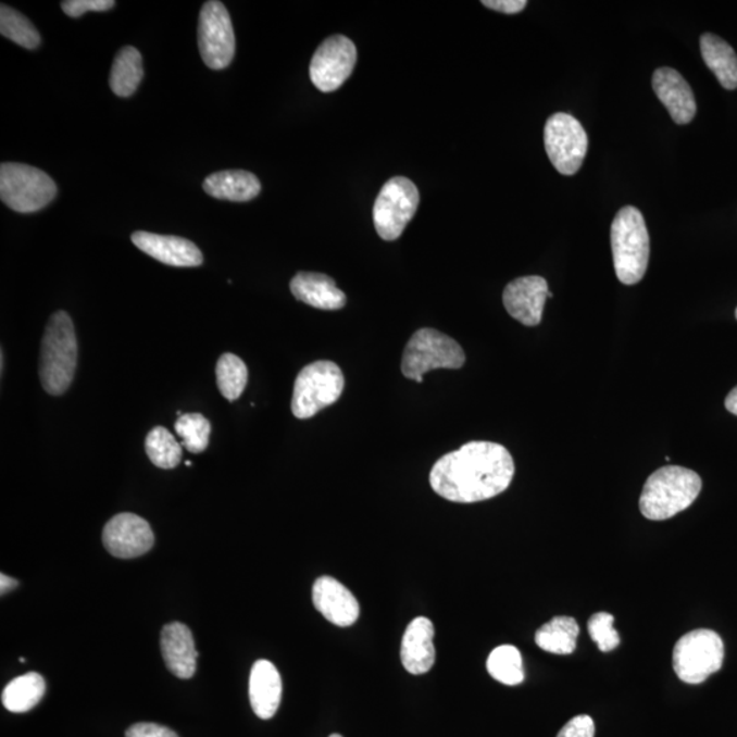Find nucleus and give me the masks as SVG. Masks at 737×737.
I'll list each match as a JSON object with an SVG mask.
<instances>
[{
    "instance_id": "obj_1",
    "label": "nucleus",
    "mask_w": 737,
    "mask_h": 737,
    "mask_svg": "<svg viewBox=\"0 0 737 737\" xmlns=\"http://www.w3.org/2000/svg\"><path fill=\"white\" fill-rule=\"evenodd\" d=\"M514 474V459L505 447L472 441L440 458L429 479L432 489L442 499L472 504L503 494Z\"/></svg>"
},
{
    "instance_id": "obj_2",
    "label": "nucleus",
    "mask_w": 737,
    "mask_h": 737,
    "mask_svg": "<svg viewBox=\"0 0 737 737\" xmlns=\"http://www.w3.org/2000/svg\"><path fill=\"white\" fill-rule=\"evenodd\" d=\"M78 361L76 329L66 312L52 314L41 340L39 375L47 394L59 397L73 383Z\"/></svg>"
},
{
    "instance_id": "obj_3",
    "label": "nucleus",
    "mask_w": 737,
    "mask_h": 737,
    "mask_svg": "<svg viewBox=\"0 0 737 737\" xmlns=\"http://www.w3.org/2000/svg\"><path fill=\"white\" fill-rule=\"evenodd\" d=\"M702 479L690 469L665 466L646 480L639 509L650 521H666L679 514L697 500Z\"/></svg>"
},
{
    "instance_id": "obj_4",
    "label": "nucleus",
    "mask_w": 737,
    "mask_h": 737,
    "mask_svg": "<svg viewBox=\"0 0 737 737\" xmlns=\"http://www.w3.org/2000/svg\"><path fill=\"white\" fill-rule=\"evenodd\" d=\"M611 243L614 271L623 285H637L644 279L650 258V238L642 213L624 207L612 223Z\"/></svg>"
},
{
    "instance_id": "obj_5",
    "label": "nucleus",
    "mask_w": 737,
    "mask_h": 737,
    "mask_svg": "<svg viewBox=\"0 0 737 737\" xmlns=\"http://www.w3.org/2000/svg\"><path fill=\"white\" fill-rule=\"evenodd\" d=\"M343 389L345 376L335 362H313L299 372L293 384L292 414L299 420L312 419L318 411L338 402Z\"/></svg>"
},
{
    "instance_id": "obj_6",
    "label": "nucleus",
    "mask_w": 737,
    "mask_h": 737,
    "mask_svg": "<svg viewBox=\"0 0 737 737\" xmlns=\"http://www.w3.org/2000/svg\"><path fill=\"white\" fill-rule=\"evenodd\" d=\"M466 355L458 341L439 330L422 328L411 336L402 360L404 377L424 382L427 372L436 368H461Z\"/></svg>"
},
{
    "instance_id": "obj_7",
    "label": "nucleus",
    "mask_w": 737,
    "mask_h": 737,
    "mask_svg": "<svg viewBox=\"0 0 737 737\" xmlns=\"http://www.w3.org/2000/svg\"><path fill=\"white\" fill-rule=\"evenodd\" d=\"M724 642L712 629H694L683 635L673 649V670L687 685H701L724 662Z\"/></svg>"
},
{
    "instance_id": "obj_8",
    "label": "nucleus",
    "mask_w": 737,
    "mask_h": 737,
    "mask_svg": "<svg viewBox=\"0 0 737 737\" xmlns=\"http://www.w3.org/2000/svg\"><path fill=\"white\" fill-rule=\"evenodd\" d=\"M55 182L45 171L28 164L3 163L0 167V197L10 210L32 213L55 199Z\"/></svg>"
},
{
    "instance_id": "obj_9",
    "label": "nucleus",
    "mask_w": 737,
    "mask_h": 737,
    "mask_svg": "<svg viewBox=\"0 0 737 737\" xmlns=\"http://www.w3.org/2000/svg\"><path fill=\"white\" fill-rule=\"evenodd\" d=\"M420 205V191L404 176H395L383 186L373 208L376 232L384 240H395L403 234Z\"/></svg>"
},
{
    "instance_id": "obj_10",
    "label": "nucleus",
    "mask_w": 737,
    "mask_h": 737,
    "mask_svg": "<svg viewBox=\"0 0 737 737\" xmlns=\"http://www.w3.org/2000/svg\"><path fill=\"white\" fill-rule=\"evenodd\" d=\"M544 142L550 162L560 174L578 173L589 149V137L578 120L564 112L553 114L545 125Z\"/></svg>"
},
{
    "instance_id": "obj_11",
    "label": "nucleus",
    "mask_w": 737,
    "mask_h": 737,
    "mask_svg": "<svg viewBox=\"0 0 737 737\" xmlns=\"http://www.w3.org/2000/svg\"><path fill=\"white\" fill-rule=\"evenodd\" d=\"M199 47L202 61L213 71H222L233 62L235 34L232 17L217 0L207 2L201 9Z\"/></svg>"
},
{
    "instance_id": "obj_12",
    "label": "nucleus",
    "mask_w": 737,
    "mask_h": 737,
    "mask_svg": "<svg viewBox=\"0 0 737 737\" xmlns=\"http://www.w3.org/2000/svg\"><path fill=\"white\" fill-rule=\"evenodd\" d=\"M357 48L349 37H328L317 48L311 62V79L324 93L334 92L351 76L357 63Z\"/></svg>"
},
{
    "instance_id": "obj_13",
    "label": "nucleus",
    "mask_w": 737,
    "mask_h": 737,
    "mask_svg": "<svg viewBox=\"0 0 737 737\" xmlns=\"http://www.w3.org/2000/svg\"><path fill=\"white\" fill-rule=\"evenodd\" d=\"M103 544L112 557L136 559L152 549L154 536L146 520L125 512V514L115 515L107 523L103 530Z\"/></svg>"
},
{
    "instance_id": "obj_14",
    "label": "nucleus",
    "mask_w": 737,
    "mask_h": 737,
    "mask_svg": "<svg viewBox=\"0 0 737 737\" xmlns=\"http://www.w3.org/2000/svg\"><path fill=\"white\" fill-rule=\"evenodd\" d=\"M548 296L549 287L544 277L525 276L505 287L503 302L512 318L526 327H536L541 323Z\"/></svg>"
},
{
    "instance_id": "obj_15",
    "label": "nucleus",
    "mask_w": 737,
    "mask_h": 737,
    "mask_svg": "<svg viewBox=\"0 0 737 737\" xmlns=\"http://www.w3.org/2000/svg\"><path fill=\"white\" fill-rule=\"evenodd\" d=\"M132 240L143 253L165 265L191 268L204 263L201 250L189 239L137 232L132 235Z\"/></svg>"
},
{
    "instance_id": "obj_16",
    "label": "nucleus",
    "mask_w": 737,
    "mask_h": 737,
    "mask_svg": "<svg viewBox=\"0 0 737 737\" xmlns=\"http://www.w3.org/2000/svg\"><path fill=\"white\" fill-rule=\"evenodd\" d=\"M313 603L328 622L338 627H350L360 617L357 598L333 576H322L314 582Z\"/></svg>"
},
{
    "instance_id": "obj_17",
    "label": "nucleus",
    "mask_w": 737,
    "mask_h": 737,
    "mask_svg": "<svg viewBox=\"0 0 737 737\" xmlns=\"http://www.w3.org/2000/svg\"><path fill=\"white\" fill-rule=\"evenodd\" d=\"M653 89L657 98L670 111L673 122L687 125L697 114V101L690 85L679 72L661 67L653 74Z\"/></svg>"
},
{
    "instance_id": "obj_18",
    "label": "nucleus",
    "mask_w": 737,
    "mask_h": 737,
    "mask_svg": "<svg viewBox=\"0 0 737 737\" xmlns=\"http://www.w3.org/2000/svg\"><path fill=\"white\" fill-rule=\"evenodd\" d=\"M434 623L426 617H416L405 628L400 657L404 670L411 675H424L436 661Z\"/></svg>"
},
{
    "instance_id": "obj_19",
    "label": "nucleus",
    "mask_w": 737,
    "mask_h": 737,
    "mask_svg": "<svg viewBox=\"0 0 737 737\" xmlns=\"http://www.w3.org/2000/svg\"><path fill=\"white\" fill-rule=\"evenodd\" d=\"M160 646L165 665L174 676L179 679H191L195 676L199 653L188 626L178 622L164 626Z\"/></svg>"
},
{
    "instance_id": "obj_20",
    "label": "nucleus",
    "mask_w": 737,
    "mask_h": 737,
    "mask_svg": "<svg viewBox=\"0 0 737 737\" xmlns=\"http://www.w3.org/2000/svg\"><path fill=\"white\" fill-rule=\"evenodd\" d=\"M282 690V677L276 666L266 660L255 662L250 672L249 697L258 717H274L280 707Z\"/></svg>"
},
{
    "instance_id": "obj_21",
    "label": "nucleus",
    "mask_w": 737,
    "mask_h": 737,
    "mask_svg": "<svg viewBox=\"0 0 737 737\" xmlns=\"http://www.w3.org/2000/svg\"><path fill=\"white\" fill-rule=\"evenodd\" d=\"M292 296L303 303L322 311H339L346 307L345 292L335 285L333 277L314 272H299L290 283Z\"/></svg>"
},
{
    "instance_id": "obj_22",
    "label": "nucleus",
    "mask_w": 737,
    "mask_h": 737,
    "mask_svg": "<svg viewBox=\"0 0 737 737\" xmlns=\"http://www.w3.org/2000/svg\"><path fill=\"white\" fill-rule=\"evenodd\" d=\"M204 190L218 200L246 202L260 195L261 184L258 176L249 171L227 170L208 176Z\"/></svg>"
},
{
    "instance_id": "obj_23",
    "label": "nucleus",
    "mask_w": 737,
    "mask_h": 737,
    "mask_svg": "<svg viewBox=\"0 0 737 737\" xmlns=\"http://www.w3.org/2000/svg\"><path fill=\"white\" fill-rule=\"evenodd\" d=\"M701 52L704 63L717 77L725 89L737 88V55L728 42L713 34L701 37Z\"/></svg>"
},
{
    "instance_id": "obj_24",
    "label": "nucleus",
    "mask_w": 737,
    "mask_h": 737,
    "mask_svg": "<svg viewBox=\"0 0 737 737\" xmlns=\"http://www.w3.org/2000/svg\"><path fill=\"white\" fill-rule=\"evenodd\" d=\"M579 637L578 622L570 616L553 617L536 633L539 649L552 654H573Z\"/></svg>"
},
{
    "instance_id": "obj_25",
    "label": "nucleus",
    "mask_w": 737,
    "mask_h": 737,
    "mask_svg": "<svg viewBox=\"0 0 737 737\" xmlns=\"http://www.w3.org/2000/svg\"><path fill=\"white\" fill-rule=\"evenodd\" d=\"M143 67L140 51L135 47L122 48L112 63L110 87L120 98H129L142 82Z\"/></svg>"
},
{
    "instance_id": "obj_26",
    "label": "nucleus",
    "mask_w": 737,
    "mask_h": 737,
    "mask_svg": "<svg viewBox=\"0 0 737 737\" xmlns=\"http://www.w3.org/2000/svg\"><path fill=\"white\" fill-rule=\"evenodd\" d=\"M46 694V682L39 673L30 672L15 677L4 687L3 707L12 713H26L39 704Z\"/></svg>"
},
{
    "instance_id": "obj_27",
    "label": "nucleus",
    "mask_w": 737,
    "mask_h": 737,
    "mask_svg": "<svg viewBox=\"0 0 737 737\" xmlns=\"http://www.w3.org/2000/svg\"><path fill=\"white\" fill-rule=\"evenodd\" d=\"M489 675L505 686H517L525 680L521 651L515 646L496 648L486 661Z\"/></svg>"
},
{
    "instance_id": "obj_28",
    "label": "nucleus",
    "mask_w": 737,
    "mask_h": 737,
    "mask_svg": "<svg viewBox=\"0 0 737 737\" xmlns=\"http://www.w3.org/2000/svg\"><path fill=\"white\" fill-rule=\"evenodd\" d=\"M248 366L239 357L227 352V354L218 358L216 383L218 391L229 402H235L243 394L246 386H248Z\"/></svg>"
},
{
    "instance_id": "obj_29",
    "label": "nucleus",
    "mask_w": 737,
    "mask_h": 737,
    "mask_svg": "<svg viewBox=\"0 0 737 737\" xmlns=\"http://www.w3.org/2000/svg\"><path fill=\"white\" fill-rule=\"evenodd\" d=\"M146 451L154 466L175 469L182 461V447L163 426L153 427L146 439Z\"/></svg>"
},
{
    "instance_id": "obj_30",
    "label": "nucleus",
    "mask_w": 737,
    "mask_h": 737,
    "mask_svg": "<svg viewBox=\"0 0 737 737\" xmlns=\"http://www.w3.org/2000/svg\"><path fill=\"white\" fill-rule=\"evenodd\" d=\"M0 34L7 39L17 42L26 50H35L40 45L39 32L30 21L17 10L2 4L0 8Z\"/></svg>"
},
{
    "instance_id": "obj_31",
    "label": "nucleus",
    "mask_w": 737,
    "mask_h": 737,
    "mask_svg": "<svg viewBox=\"0 0 737 737\" xmlns=\"http://www.w3.org/2000/svg\"><path fill=\"white\" fill-rule=\"evenodd\" d=\"M211 422L200 413L182 414L175 422V432L182 437V445L191 453H201L210 445Z\"/></svg>"
},
{
    "instance_id": "obj_32",
    "label": "nucleus",
    "mask_w": 737,
    "mask_h": 737,
    "mask_svg": "<svg viewBox=\"0 0 737 737\" xmlns=\"http://www.w3.org/2000/svg\"><path fill=\"white\" fill-rule=\"evenodd\" d=\"M613 614L608 612H598L592 614L587 622L590 638L595 640L597 648L608 653L621 645V635L613 628Z\"/></svg>"
},
{
    "instance_id": "obj_33",
    "label": "nucleus",
    "mask_w": 737,
    "mask_h": 737,
    "mask_svg": "<svg viewBox=\"0 0 737 737\" xmlns=\"http://www.w3.org/2000/svg\"><path fill=\"white\" fill-rule=\"evenodd\" d=\"M68 17L78 18L88 12H107L115 7L112 0H67L61 4Z\"/></svg>"
},
{
    "instance_id": "obj_34",
    "label": "nucleus",
    "mask_w": 737,
    "mask_h": 737,
    "mask_svg": "<svg viewBox=\"0 0 737 737\" xmlns=\"http://www.w3.org/2000/svg\"><path fill=\"white\" fill-rule=\"evenodd\" d=\"M596 725L589 715H576L563 726L558 737H595Z\"/></svg>"
},
{
    "instance_id": "obj_35",
    "label": "nucleus",
    "mask_w": 737,
    "mask_h": 737,
    "mask_svg": "<svg viewBox=\"0 0 737 737\" xmlns=\"http://www.w3.org/2000/svg\"><path fill=\"white\" fill-rule=\"evenodd\" d=\"M126 737H178V735L167 726L141 723L130 726L126 730Z\"/></svg>"
},
{
    "instance_id": "obj_36",
    "label": "nucleus",
    "mask_w": 737,
    "mask_h": 737,
    "mask_svg": "<svg viewBox=\"0 0 737 737\" xmlns=\"http://www.w3.org/2000/svg\"><path fill=\"white\" fill-rule=\"evenodd\" d=\"M485 8L504 14H517L526 9V0H484Z\"/></svg>"
},
{
    "instance_id": "obj_37",
    "label": "nucleus",
    "mask_w": 737,
    "mask_h": 737,
    "mask_svg": "<svg viewBox=\"0 0 737 737\" xmlns=\"http://www.w3.org/2000/svg\"><path fill=\"white\" fill-rule=\"evenodd\" d=\"M18 586V582L10 578L8 575H0V591H2V596L8 595V592L12 591L15 589V587Z\"/></svg>"
},
{
    "instance_id": "obj_38",
    "label": "nucleus",
    "mask_w": 737,
    "mask_h": 737,
    "mask_svg": "<svg viewBox=\"0 0 737 737\" xmlns=\"http://www.w3.org/2000/svg\"><path fill=\"white\" fill-rule=\"evenodd\" d=\"M725 408L729 413L737 415V387L732 389L728 397H726Z\"/></svg>"
},
{
    "instance_id": "obj_39",
    "label": "nucleus",
    "mask_w": 737,
    "mask_h": 737,
    "mask_svg": "<svg viewBox=\"0 0 737 737\" xmlns=\"http://www.w3.org/2000/svg\"><path fill=\"white\" fill-rule=\"evenodd\" d=\"M0 357H2V358H0V360H2V365H0V366H2V373H3V371H4V354H3V351H2V355H0Z\"/></svg>"
},
{
    "instance_id": "obj_40",
    "label": "nucleus",
    "mask_w": 737,
    "mask_h": 737,
    "mask_svg": "<svg viewBox=\"0 0 737 737\" xmlns=\"http://www.w3.org/2000/svg\"><path fill=\"white\" fill-rule=\"evenodd\" d=\"M329 737H343V736L338 735V734H334V735H330Z\"/></svg>"
},
{
    "instance_id": "obj_41",
    "label": "nucleus",
    "mask_w": 737,
    "mask_h": 737,
    "mask_svg": "<svg viewBox=\"0 0 737 737\" xmlns=\"http://www.w3.org/2000/svg\"><path fill=\"white\" fill-rule=\"evenodd\" d=\"M736 318H737V309H736Z\"/></svg>"
}]
</instances>
